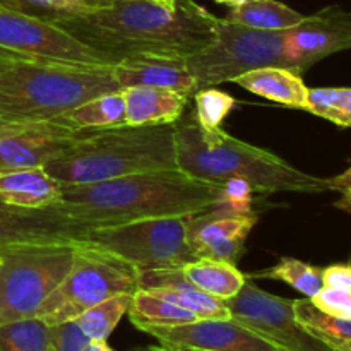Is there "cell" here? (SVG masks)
<instances>
[{
    "mask_svg": "<svg viewBox=\"0 0 351 351\" xmlns=\"http://www.w3.org/2000/svg\"><path fill=\"white\" fill-rule=\"evenodd\" d=\"M132 295L122 293L106 298V300L96 304L95 307L82 312L74 322L82 329V332H84L89 339H95V341H106V339L110 338V335L115 331L120 319L129 312Z\"/></svg>",
    "mask_w": 351,
    "mask_h": 351,
    "instance_id": "cell-27",
    "label": "cell"
},
{
    "mask_svg": "<svg viewBox=\"0 0 351 351\" xmlns=\"http://www.w3.org/2000/svg\"><path fill=\"white\" fill-rule=\"evenodd\" d=\"M82 351H113V350L110 348L106 341H95V339H91V341L88 343V346H86Z\"/></svg>",
    "mask_w": 351,
    "mask_h": 351,
    "instance_id": "cell-39",
    "label": "cell"
},
{
    "mask_svg": "<svg viewBox=\"0 0 351 351\" xmlns=\"http://www.w3.org/2000/svg\"><path fill=\"white\" fill-rule=\"evenodd\" d=\"M312 304L319 311L326 312L329 315H335L339 319H348L351 321V291L343 288L324 287L311 298Z\"/></svg>",
    "mask_w": 351,
    "mask_h": 351,
    "instance_id": "cell-33",
    "label": "cell"
},
{
    "mask_svg": "<svg viewBox=\"0 0 351 351\" xmlns=\"http://www.w3.org/2000/svg\"><path fill=\"white\" fill-rule=\"evenodd\" d=\"M0 202L34 209L58 206L62 185L43 167L0 168Z\"/></svg>",
    "mask_w": 351,
    "mask_h": 351,
    "instance_id": "cell-19",
    "label": "cell"
},
{
    "mask_svg": "<svg viewBox=\"0 0 351 351\" xmlns=\"http://www.w3.org/2000/svg\"><path fill=\"white\" fill-rule=\"evenodd\" d=\"M110 2H113V0H110Z\"/></svg>",
    "mask_w": 351,
    "mask_h": 351,
    "instance_id": "cell-45",
    "label": "cell"
},
{
    "mask_svg": "<svg viewBox=\"0 0 351 351\" xmlns=\"http://www.w3.org/2000/svg\"><path fill=\"white\" fill-rule=\"evenodd\" d=\"M177 168L197 180L223 184L240 178L256 192H326L328 178L291 167L271 151L261 149L219 129H202L194 113L175 122Z\"/></svg>",
    "mask_w": 351,
    "mask_h": 351,
    "instance_id": "cell-3",
    "label": "cell"
},
{
    "mask_svg": "<svg viewBox=\"0 0 351 351\" xmlns=\"http://www.w3.org/2000/svg\"><path fill=\"white\" fill-rule=\"evenodd\" d=\"M305 112L314 113L339 127H351V88L308 89Z\"/></svg>",
    "mask_w": 351,
    "mask_h": 351,
    "instance_id": "cell-30",
    "label": "cell"
},
{
    "mask_svg": "<svg viewBox=\"0 0 351 351\" xmlns=\"http://www.w3.org/2000/svg\"><path fill=\"white\" fill-rule=\"evenodd\" d=\"M182 269L194 287L219 300L235 297L247 281V276L237 269L235 264L225 261L194 259Z\"/></svg>",
    "mask_w": 351,
    "mask_h": 351,
    "instance_id": "cell-23",
    "label": "cell"
},
{
    "mask_svg": "<svg viewBox=\"0 0 351 351\" xmlns=\"http://www.w3.org/2000/svg\"><path fill=\"white\" fill-rule=\"evenodd\" d=\"M45 170L62 185H88L146 171L177 170L175 123L86 130Z\"/></svg>",
    "mask_w": 351,
    "mask_h": 351,
    "instance_id": "cell-5",
    "label": "cell"
},
{
    "mask_svg": "<svg viewBox=\"0 0 351 351\" xmlns=\"http://www.w3.org/2000/svg\"><path fill=\"white\" fill-rule=\"evenodd\" d=\"M88 2H91V3H95V5H103V3H106V2H110V0H88Z\"/></svg>",
    "mask_w": 351,
    "mask_h": 351,
    "instance_id": "cell-42",
    "label": "cell"
},
{
    "mask_svg": "<svg viewBox=\"0 0 351 351\" xmlns=\"http://www.w3.org/2000/svg\"><path fill=\"white\" fill-rule=\"evenodd\" d=\"M250 278L259 280H278L285 281L295 290L300 291L304 297L312 298L322 288V269L304 261L293 259V257H283L276 266L271 269L263 271L259 274H252Z\"/></svg>",
    "mask_w": 351,
    "mask_h": 351,
    "instance_id": "cell-29",
    "label": "cell"
},
{
    "mask_svg": "<svg viewBox=\"0 0 351 351\" xmlns=\"http://www.w3.org/2000/svg\"><path fill=\"white\" fill-rule=\"evenodd\" d=\"M57 120L67 125L69 129L77 130V132L127 125L122 89L95 96V98L75 106V108L65 112Z\"/></svg>",
    "mask_w": 351,
    "mask_h": 351,
    "instance_id": "cell-22",
    "label": "cell"
},
{
    "mask_svg": "<svg viewBox=\"0 0 351 351\" xmlns=\"http://www.w3.org/2000/svg\"><path fill=\"white\" fill-rule=\"evenodd\" d=\"M335 206L338 209H341V211L351 213V189L341 192V197L335 202Z\"/></svg>",
    "mask_w": 351,
    "mask_h": 351,
    "instance_id": "cell-38",
    "label": "cell"
},
{
    "mask_svg": "<svg viewBox=\"0 0 351 351\" xmlns=\"http://www.w3.org/2000/svg\"><path fill=\"white\" fill-rule=\"evenodd\" d=\"M219 185L177 170L146 171L62 187V208L95 226L149 218H187L211 208Z\"/></svg>",
    "mask_w": 351,
    "mask_h": 351,
    "instance_id": "cell-2",
    "label": "cell"
},
{
    "mask_svg": "<svg viewBox=\"0 0 351 351\" xmlns=\"http://www.w3.org/2000/svg\"><path fill=\"white\" fill-rule=\"evenodd\" d=\"M86 242L115 254L137 271L184 267L195 259L187 240V218H149L96 226Z\"/></svg>",
    "mask_w": 351,
    "mask_h": 351,
    "instance_id": "cell-9",
    "label": "cell"
},
{
    "mask_svg": "<svg viewBox=\"0 0 351 351\" xmlns=\"http://www.w3.org/2000/svg\"><path fill=\"white\" fill-rule=\"evenodd\" d=\"M215 2L223 3V5L237 7V5H242V3H243V2H247V0H215Z\"/></svg>",
    "mask_w": 351,
    "mask_h": 351,
    "instance_id": "cell-41",
    "label": "cell"
},
{
    "mask_svg": "<svg viewBox=\"0 0 351 351\" xmlns=\"http://www.w3.org/2000/svg\"><path fill=\"white\" fill-rule=\"evenodd\" d=\"M247 91L266 98L278 105L295 110H305L308 88L305 86L302 74L281 65L254 69L237 77L235 81Z\"/></svg>",
    "mask_w": 351,
    "mask_h": 351,
    "instance_id": "cell-21",
    "label": "cell"
},
{
    "mask_svg": "<svg viewBox=\"0 0 351 351\" xmlns=\"http://www.w3.org/2000/svg\"><path fill=\"white\" fill-rule=\"evenodd\" d=\"M322 285L351 291V264H332V266L324 267L322 269Z\"/></svg>",
    "mask_w": 351,
    "mask_h": 351,
    "instance_id": "cell-36",
    "label": "cell"
},
{
    "mask_svg": "<svg viewBox=\"0 0 351 351\" xmlns=\"http://www.w3.org/2000/svg\"><path fill=\"white\" fill-rule=\"evenodd\" d=\"M254 189L249 182L240 178H230V180L219 184L218 195L211 204L213 211L226 216H249L252 211V194Z\"/></svg>",
    "mask_w": 351,
    "mask_h": 351,
    "instance_id": "cell-32",
    "label": "cell"
},
{
    "mask_svg": "<svg viewBox=\"0 0 351 351\" xmlns=\"http://www.w3.org/2000/svg\"><path fill=\"white\" fill-rule=\"evenodd\" d=\"M329 191H348L351 189V167L346 171H343L341 175H336V177L328 178Z\"/></svg>",
    "mask_w": 351,
    "mask_h": 351,
    "instance_id": "cell-37",
    "label": "cell"
},
{
    "mask_svg": "<svg viewBox=\"0 0 351 351\" xmlns=\"http://www.w3.org/2000/svg\"><path fill=\"white\" fill-rule=\"evenodd\" d=\"M295 319L300 328L315 341L331 351H341L351 345V321L319 311L311 298L293 300Z\"/></svg>",
    "mask_w": 351,
    "mask_h": 351,
    "instance_id": "cell-24",
    "label": "cell"
},
{
    "mask_svg": "<svg viewBox=\"0 0 351 351\" xmlns=\"http://www.w3.org/2000/svg\"><path fill=\"white\" fill-rule=\"evenodd\" d=\"M226 19L252 29L288 31L300 24L305 16L278 0H247L242 5L232 7Z\"/></svg>",
    "mask_w": 351,
    "mask_h": 351,
    "instance_id": "cell-25",
    "label": "cell"
},
{
    "mask_svg": "<svg viewBox=\"0 0 351 351\" xmlns=\"http://www.w3.org/2000/svg\"><path fill=\"white\" fill-rule=\"evenodd\" d=\"M257 219L256 213L226 216L213 209L187 216V240L195 259L225 261L237 266Z\"/></svg>",
    "mask_w": 351,
    "mask_h": 351,
    "instance_id": "cell-16",
    "label": "cell"
},
{
    "mask_svg": "<svg viewBox=\"0 0 351 351\" xmlns=\"http://www.w3.org/2000/svg\"><path fill=\"white\" fill-rule=\"evenodd\" d=\"M0 264H2V261H0Z\"/></svg>",
    "mask_w": 351,
    "mask_h": 351,
    "instance_id": "cell-46",
    "label": "cell"
},
{
    "mask_svg": "<svg viewBox=\"0 0 351 351\" xmlns=\"http://www.w3.org/2000/svg\"><path fill=\"white\" fill-rule=\"evenodd\" d=\"M112 75L120 89L132 86L170 89L191 98L197 91L185 57L171 55H132L112 65Z\"/></svg>",
    "mask_w": 351,
    "mask_h": 351,
    "instance_id": "cell-17",
    "label": "cell"
},
{
    "mask_svg": "<svg viewBox=\"0 0 351 351\" xmlns=\"http://www.w3.org/2000/svg\"><path fill=\"white\" fill-rule=\"evenodd\" d=\"M144 332L161 345L211 351H285L230 319H197L171 328H149Z\"/></svg>",
    "mask_w": 351,
    "mask_h": 351,
    "instance_id": "cell-15",
    "label": "cell"
},
{
    "mask_svg": "<svg viewBox=\"0 0 351 351\" xmlns=\"http://www.w3.org/2000/svg\"><path fill=\"white\" fill-rule=\"evenodd\" d=\"M139 290L165 298L197 319H230L225 300L206 295L189 281L182 267L139 271Z\"/></svg>",
    "mask_w": 351,
    "mask_h": 351,
    "instance_id": "cell-18",
    "label": "cell"
},
{
    "mask_svg": "<svg viewBox=\"0 0 351 351\" xmlns=\"http://www.w3.org/2000/svg\"><path fill=\"white\" fill-rule=\"evenodd\" d=\"M0 51L72 65H113L48 17L26 12L0 0Z\"/></svg>",
    "mask_w": 351,
    "mask_h": 351,
    "instance_id": "cell-10",
    "label": "cell"
},
{
    "mask_svg": "<svg viewBox=\"0 0 351 351\" xmlns=\"http://www.w3.org/2000/svg\"><path fill=\"white\" fill-rule=\"evenodd\" d=\"M351 50V10L328 7L287 31L283 45V67L305 72L338 51Z\"/></svg>",
    "mask_w": 351,
    "mask_h": 351,
    "instance_id": "cell-12",
    "label": "cell"
},
{
    "mask_svg": "<svg viewBox=\"0 0 351 351\" xmlns=\"http://www.w3.org/2000/svg\"><path fill=\"white\" fill-rule=\"evenodd\" d=\"M167 3H175V0H165Z\"/></svg>",
    "mask_w": 351,
    "mask_h": 351,
    "instance_id": "cell-44",
    "label": "cell"
},
{
    "mask_svg": "<svg viewBox=\"0 0 351 351\" xmlns=\"http://www.w3.org/2000/svg\"><path fill=\"white\" fill-rule=\"evenodd\" d=\"M5 2V0H3ZM16 3L7 2L9 5L21 9L23 5L33 7V9L43 10L41 16L53 17V16H72V14L88 12V10L96 9L95 3L88 0H14Z\"/></svg>",
    "mask_w": 351,
    "mask_h": 351,
    "instance_id": "cell-34",
    "label": "cell"
},
{
    "mask_svg": "<svg viewBox=\"0 0 351 351\" xmlns=\"http://www.w3.org/2000/svg\"><path fill=\"white\" fill-rule=\"evenodd\" d=\"M287 31H261L218 17L216 36L197 53L185 57L199 89L216 88L254 69L267 65L283 67Z\"/></svg>",
    "mask_w": 351,
    "mask_h": 351,
    "instance_id": "cell-8",
    "label": "cell"
},
{
    "mask_svg": "<svg viewBox=\"0 0 351 351\" xmlns=\"http://www.w3.org/2000/svg\"><path fill=\"white\" fill-rule=\"evenodd\" d=\"M120 91L112 65H72L0 51V123L55 120L81 103Z\"/></svg>",
    "mask_w": 351,
    "mask_h": 351,
    "instance_id": "cell-4",
    "label": "cell"
},
{
    "mask_svg": "<svg viewBox=\"0 0 351 351\" xmlns=\"http://www.w3.org/2000/svg\"><path fill=\"white\" fill-rule=\"evenodd\" d=\"M139 290V271L115 254L89 242L75 250L71 271L57 290L41 304L34 317L48 326L75 321L99 302Z\"/></svg>",
    "mask_w": 351,
    "mask_h": 351,
    "instance_id": "cell-7",
    "label": "cell"
},
{
    "mask_svg": "<svg viewBox=\"0 0 351 351\" xmlns=\"http://www.w3.org/2000/svg\"><path fill=\"white\" fill-rule=\"evenodd\" d=\"M127 125H168L175 123L187 108L189 96L170 89L132 86L122 89Z\"/></svg>",
    "mask_w": 351,
    "mask_h": 351,
    "instance_id": "cell-20",
    "label": "cell"
},
{
    "mask_svg": "<svg viewBox=\"0 0 351 351\" xmlns=\"http://www.w3.org/2000/svg\"><path fill=\"white\" fill-rule=\"evenodd\" d=\"M127 314H129L130 322L141 331H146L149 328H171V326H182L197 321L192 312L146 290H137L132 295Z\"/></svg>",
    "mask_w": 351,
    "mask_h": 351,
    "instance_id": "cell-26",
    "label": "cell"
},
{
    "mask_svg": "<svg viewBox=\"0 0 351 351\" xmlns=\"http://www.w3.org/2000/svg\"><path fill=\"white\" fill-rule=\"evenodd\" d=\"M194 117L202 129H219L223 120L235 108L233 96L216 88H204L194 93Z\"/></svg>",
    "mask_w": 351,
    "mask_h": 351,
    "instance_id": "cell-31",
    "label": "cell"
},
{
    "mask_svg": "<svg viewBox=\"0 0 351 351\" xmlns=\"http://www.w3.org/2000/svg\"><path fill=\"white\" fill-rule=\"evenodd\" d=\"M51 326L38 317L0 324V351H50Z\"/></svg>",
    "mask_w": 351,
    "mask_h": 351,
    "instance_id": "cell-28",
    "label": "cell"
},
{
    "mask_svg": "<svg viewBox=\"0 0 351 351\" xmlns=\"http://www.w3.org/2000/svg\"><path fill=\"white\" fill-rule=\"evenodd\" d=\"M230 317L285 351H331L308 336L295 319L293 300L276 297L245 281L235 297L225 300Z\"/></svg>",
    "mask_w": 351,
    "mask_h": 351,
    "instance_id": "cell-11",
    "label": "cell"
},
{
    "mask_svg": "<svg viewBox=\"0 0 351 351\" xmlns=\"http://www.w3.org/2000/svg\"><path fill=\"white\" fill-rule=\"evenodd\" d=\"M48 19L113 65L132 55L197 53L215 40L218 23L215 14L194 0H113L88 12Z\"/></svg>",
    "mask_w": 351,
    "mask_h": 351,
    "instance_id": "cell-1",
    "label": "cell"
},
{
    "mask_svg": "<svg viewBox=\"0 0 351 351\" xmlns=\"http://www.w3.org/2000/svg\"><path fill=\"white\" fill-rule=\"evenodd\" d=\"M79 134L57 119L0 123V168H45Z\"/></svg>",
    "mask_w": 351,
    "mask_h": 351,
    "instance_id": "cell-14",
    "label": "cell"
},
{
    "mask_svg": "<svg viewBox=\"0 0 351 351\" xmlns=\"http://www.w3.org/2000/svg\"><path fill=\"white\" fill-rule=\"evenodd\" d=\"M341 351H351V345H350V346H346V348H343Z\"/></svg>",
    "mask_w": 351,
    "mask_h": 351,
    "instance_id": "cell-43",
    "label": "cell"
},
{
    "mask_svg": "<svg viewBox=\"0 0 351 351\" xmlns=\"http://www.w3.org/2000/svg\"><path fill=\"white\" fill-rule=\"evenodd\" d=\"M153 351H211V350H199V348H187V346H175V345H161L153 348Z\"/></svg>",
    "mask_w": 351,
    "mask_h": 351,
    "instance_id": "cell-40",
    "label": "cell"
},
{
    "mask_svg": "<svg viewBox=\"0 0 351 351\" xmlns=\"http://www.w3.org/2000/svg\"><path fill=\"white\" fill-rule=\"evenodd\" d=\"M91 339L74 321L51 326L50 351H82Z\"/></svg>",
    "mask_w": 351,
    "mask_h": 351,
    "instance_id": "cell-35",
    "label": "cell"
},
{
    "mask_svg": "<svg viewBox=\"0 0 351 351\" xmlns=\"http://www.w3.org/2000/svg\"><path fill=\"white\" fill-rule=\"evenodd\" d=\"M93 228L60 204L34 209L0 202V249L17 243L86 242Z\"/></svg>",
    "mask_w": 351,
    "mask_h": 351,
    "instance_id": "cell-13",
    "label": "cell"
},
{
    "mask_svg": "<svg viewBox=\"0 0 351 351\" xmlns=\"http://www.w3.org/2000/svg\"><path fill=\"white\" fill-rule=\"evenodd\" d=\"M79 243H17L0 249V324L36 315L71 271Z\"/></svg>",
    "mask_w": 351,
    "mask_h": 351,
    "instance_id": "cell-6",
    "label": "cell"
}]
</instances>
